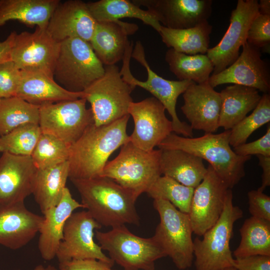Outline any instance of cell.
<instances>
[{"mask_svg": "<svg viewBox=\"0 0 270 270\" xmlns=\"http://www.w3.org/2000/svg\"><path fill=\"white\" fill-rule=\"evenodd\" d=\"M258 0H238L231 12L229 26L220 42L209 48L206 55L214 68L212 74L221 72L233 64L240 49L246 42L250 26L258 13Z\"/></svg>", "mask_w": 270, "mask_h": 270, "instance_id": "7c38bea8", "label": "cell"}, {"mask_svg": "<svg viewBox=\"0 0 270 270\" xmlns=\"http://www.w3.org/2000/svg\"><path fill=\"white\" fill-rule=\"evenodd\" d=\"M96 238L102 250L124 270H154L155 262L166 256L152 237L138 236L125 225L102 232L96 230Z\"/></svg>", "mask_w": 270, "mask_h": 270, "instance_id": "52a82bcc", "label": "cell"}, {"mask_svg": "<svg viewBox=\"0 0 270 270\" xmlns=\"http://www.w3.org/2000/svg\"><path fill=\"white\" fill-rule=\"evenodd\" d=\"M236 270H270V256L254 255L234 259Z\"/></svg>", "mask_w": 270, "mask_h": 270, "instance_id": "7bdbcfd3", "label": "cell"}, {"mask_svg": "<svg viewBox=\"0 0 270 270\" xmlns=\"http://www.w3.org/2000/svg\"><path fill=\"white\" fill-rule=\"evenodd\" d=\"M36 170L30 156L2 153L0 158V206L24 202L32 194Z\"/></svg>", "mask_w": 270, "mask_h": 270, "instance_id": "ac0fdd59", "label": "cell"}, {"mask_svg": "<svg viewBox=\"0 0 270 270\" xmlns=\"http://www.w3.org/2000/svg\"><path fill=\"white\" fill-rule=\"evenodd\" d=\"M230 130L198 138L170 134L158 146L160 150H180L206 160L218 176L232 189L245 176L244 165L251 156L236 154L230 144Z\"/></svg>", "mask_w": 270, "mask_h": 270, "instance_id": "3957f363", "label": "cell"}, {"mask_svg": "<svg viewBox=\"0 0 270 270\" xmlns=\"http://www.w3.org/2000/svg\"><path fill=\"white\" fill-rule=\"evenodd\" d=\"M16 34V32L14 31L5 40L0 42V64L11 60V50Z\"/></svg>", "mask_w": 270, "mask_h": 270, "instance_id": "f6af8a7d", "label": "cell"}, {"mask_svg": "<svg viewBox=\"0 0 270 270\" xmlns=\"http://www.w3.org/2000/svg\"><path fill=\"white\" fill-rule=\"evenodd\" d=\"M232 192L228 190L224 208L215 224L194 242L196 270H223L234 267V259L230 249L234 222L241 218L243 212L233 204Z\"/></svg>", "mask_w": 270, "mask_h": 270, "instance_id": "5b68a950", "label": "cell"}, {"mask_svg": "<svg viewBox=\"0 0 270 270\" xmlns=\"http://www.w3.org/2000/svg\"><path fill=\"white\" fill-rule=\"evenodd\" d=\"M40 106L14 96L0 98V137L22 125L38 124Z\"/></svg>", "mask_w": 270, "mask_h": 270, "instance_id": "d6a6232c", "label": "cell"}, {"mask_svg": "<svg viewBox=\"0 0 270 270\" xmlns=\"http://www.w3.org/2000/svg\"><path fill=\"white\" fill-rule=\"evenodd\" d=\"M84 98L65 100L40 106L38 125L42 133L52 136L71 146L94 124Z\"/></svg>", "mask_w": 270, "mask_h": 270, "instance_id": "30bf717a", "label": "cell"}, {"mask_svg": "<svg viewBox=\"0 0 270 270\" xmlns=\"http://www.w3.org/2000/svg\"><path fill=\"white\" fill-rule=\"evenodd\" d=\"M153 205L160 221L152 237L178 269L190 267L194 254L188 214L165 200H154Z\"/></svg>", "mask_w": 270, "mask_h": 270, "instance_id": "9c48e42d", "label": "cell"}, {"mask_svg": "<svg viewBox=\"0 0 270 270\" xmlns=\"http://www.w3.org/2000/svg\"><path fill=\"white\" fill-rule=\"evenodd\" d=\"M223 270H236L234 267H230L226 268H225Z\"/></svg>", "mask_w": 270, "mask_h": 270, "instance_id": "681fc988", "label": "cell"}, {"mask_svg": "<svg viewBox=\"0 0 270 270\" xmlns=\"http://www.w3.org/2000/svg\"><path fill=\"white\" fill-rule=\"evenodd\" d=\"M84 206L74 199L66 187L59 203L43 214L44 220L40 226L38 248L42 258L46 261L56 256L59 245L62 239L65 224L76 209Z\"/></svg>", "mask_w": 270, "mask_h": 270, "instance_id": "cb8c5ba5", "label": "cell"}, {"mask_svg": "<svg viewBox=\"0 0 270 270\" xmlns=\"http://www.w3.org/2000/svg\"><path fill=\"white\" fill-rule=\"evenodd\" d=\"M102 226L86 210L73 212L65 224L62 239L56 252L59 263L96 259L113 265L114 262L94 240V230Z\"/></svg>", "mask_w": 270, "mask_h": 270, "instance_id": "8fae6325", "label": "cell"}, {"mask_svg": "<svg viewBox=\"0 0 270 270\" xmlns=\"http://www.w3.org/2000/svg\"><path fill=\"white\" fill-rule=\"evenodd\" d=\"M236 60L216 74H212L208 82L213 88L222 84H233L251 87L268 94L270 70L262 58L260 50L247 41Z\"/></svg>", "mask_w": 270, "mask_h": 270, "instance_id": "2e32d148", "label": "cell"}, {"mask_svg": "<svg viewBox=\"0 0 270 270\" xmlns=\"http://www.w3.org/2000/svg\"><path fill=\"white\" fill-rule=\"evenodd\" d=\"M42 134L38 124H28L0 137V152L30 156Z\"/></svg>", "mask_w": 270, "mask_h": 270, "instance_id": "d590c367", "label": "cell"}, {"mask_svg": "<svg viewBox=\"0 0 270 270\" xmlns=\"http://www.w3.org/2000/svg\"><path fill=\"white\" fill-rule=\"evenodd\" d=\"M248 210L252 216L270 222V197L258 190L248 192Z\"/></svg>", "mask_w": 270, "mask_h": 270, "instance_id": "ab89813d", "label": "cell"}, {"mask_svg": "<svg viewBox=\"0 0 270 270\" xmlns=\"http://www.w3.org/2000/svg\"><path fill=\"white\" fill-rule=\"evenodd\" d=\"M194 189L168 176H161L146 193L154 200L168 201L180 211L188 214Z\"/></svg>", "mask_w": 270, "mask_h": 270, "instance_id": "836d02e7", "label": "cell"}, {"mask_svg": "<svg viewBox=\"0 0 270 270\" xmlns=\"http://www.w3.org/2000/svg\"><path fill=\"white\" fill-rule=\"evenodd\" d=\"M238 246L234 252L236 258L254 255L270 256V222L251 216L240 230Z\"/></svg>", "mask_w": 270, "mask_h": 270, "instance_id": "1f68e13d", "label": "cell"}, {"mask_svg": "<svg viewBox=\"0 0 270 270\" xmlns=\"http://www.w3.org/2000/svg\"><path fill=\"white\" fill-rule=\"evenodd\" d=\"M212 26L208 20L185 29H172L162 25L158 34L170 48L189 55L206 54L209 48Z\"/></svg>", "mask_w": 270, "mask_h": 270, "instance_id": "f1b7e54d", "label": "cell"}, {"mask_svg": "<svg viewBox=\"0 0 270 270\" xmlns=\"http://www.w3.org/2000/svg\"><path fill=\"white\" fill-rule=\"evenodd\" d=\"M234 152L242 156L262 155L270 156V125L268 126L266 134L254 142L244 143L234 148Z\"/></svg>", "mask_w": 270, "mask_h": 270, "instance_id": "60d3db41", "label": "cell"}, {"mask_svg": "<svg viewBox=\"0 0 270 270\" xmlns=\"http://www.w3.org/2000/svg\"><path fill=\"white\" fill-rule=\"evenodd\" d=\"M16 96L38 106L84 98L82 92L68 90L52 76L36 70H20Z\"/></svg>", "mask_w": 270, "mask_h": 270, "instance_id": "603a6c76", "label": "cell"}, {"mask_svg": "<svg viewBox=\"0 0 270 270\" xmlns=\"http://www.w3.org/2000/svg\"><path fill=\"white\" fill-rule=\"evenodd\" d=\"M259 164L262 169V183L258 190L263 192L265 188L270 186V156L262 155L256 156Z\"/></svg>", "mask_w": 270, "mask_h": 270, "instance_id": "ee69618b", "label": "cell"}, {"mask_svg": "<svg viewBox=\"0 0 270 270\" xmlns=\"http://www.w3.org/2000/svg\"><path fill=\"white\" fill-rule=\"evenodd\" d=\"M184 103L181 110L190 122L192 129L205 134L216 132L221 108L220 92L208 82L190 84L182 94Z\"/></svg>", "mask_w": 270, "mask_h": 270, "instance_id": "d6986e66", "label": "cell"}, {"mask_svg": "<svg viewBox=\"0 0 270 270\" xmlns=\"http://www.w3.org/2000/svg\"><path fill=\"white\" fill-rule=\"evenodd\" d=\"M134 88L123 80L116 64L104 66V75L83 92L90 104L94 124H108L129 114Z\"/></svg>", "mask_w": 270, "mask_h": 270, "instance_id": "ba28073f", "label": "cell"}, {"mask_svg": "<svg viewBox=\"0 0 270 270\" xmlns=\"http://www.w3.org/2000/svg\"><path fill=\"white\" fill-rule=\"evenodd\" d=\"M43 220L24 202L0 206V244L12 250L22 248L39 232Z\"/></svg>", "mask_w": 270, "mask_h": 270, "instance_id": "44dd1931", "label": "cell"}, {"mask_svg": "<svg viewBox=\"0 0 270 270\" xmlns=\"http://www.w3.org/2000/svg\"><path fill=\"white\" fill-rule=\"evenodd\" d=\"M258 13L270 15V0H260L258 2Z\"/></svg>", "mask_w": 270, "mask_h": 270, "instance_id": "bcb514c9", "label": "cell"}, {"mask_svg": "<svg viewBox=\"0 0 270 270\" xmlns=\"http://www.w3.org/2000/svg\"><path fill=\"white\" fill-rule=\"evenodd\" d=\"M68 161L58 165L38 170L32 194L43 214L60 202L68 178Z\"/></svg>", "mask_w": 270, "mask_h": 270, "instance_id": "83f0119b", "label": "cell"}, {"mask_svg": "<svg viewBox=\"0 0 270 270\" xmlns=\"http://www.w3.org/2000/svg\"><path fill=\"white\" fill-rule=\"evenodd\" d=\"M160 166L163 176L194 188L207 172L202 158L180 150H161Z\"/></svg>", "mask_w": 270, "mask_h": 270, "instance_id": "d4e9b609", "label": "cell"}, {"mask_svg": "<svg viewBox=\"0 0 270 270\" xmlns=\"http://www.w3.org/2000/svg\"><path fill=\"white\" fill-rule=\"evenodd\" d=\"M60 0H0V26L10 20L46 28Z\"/></svg>", "mask_w": 270, "mask_h": 270, "instance_id": "4316f807", "label": "cell"}, {"mask_svg": "<svg viewBox=\"0 0 270 270\" xmlns=\"http://www.w3.org/2000/svg\"><path fill=\"white\" fill-rule=\"evenodd\" d=\"M138 28L136 24L120 20L97 22L90 43L104 65H114L122 60L130 43L128 36Z\"/></svg>", "mask_w": 270, "mask_h": 270, "instance_id": "7402d4cb", "label": "cell"}, {"mask_svg": "<svg viewBox=\"0 0 270 270\" xmlns=\"http://www.w3.org/2000/svg\"><path fill=\"white\" fill-rule=\"evenodd\" d=\"M165 60L179 80H191L197 84L208 82L214 68L206 54L189 55L170 48Z\"/></svg>", "mask_w": 270, "mask_h": 270, "instance_id": "4dcf8cb0", "label": "cell"}, {"mask_svg": "<svg viewBox=\"0 0 270 270\" xmlns=\"http://www.w3.org/2000/svg\"><path fill=\"white\" fill-rule=\"evenodd\" d=\"M229 189L208 165L204 178L194 189L188 214L194 234L202 236L218 221Z\"/></svg>", "mask_w": 270, "mask_h": 270, "instance_id": "5bb4252c", "label": "cell"}, {"mask_svg": "<svg viewBox=\"0 0 270 270\" xmlns=\"http://www.w3.org/2000/svg\"><path fill=\"white\" fill-rule=\"evenodd\" d=\"M96 23L86 2L80 0L60 1L52 14L46 30L59 42L70 38L90 42Z\"/></svg>", "mask_w": 270, "mask_h": 270, "instance_id": "ffe728a7", "label": "cell"}, {"mask_svg": "<svg viewBox=\"0 0 270 270\" xmlns=\"http://www.w3.org/2000/svg\"><path fill=\"white\" fill-rule=\"evenodd\" d=\"M270 122V95L264 94L252 113L246 116L231 130L229 140L235 148L246 142L248 138L256 130Z\"/></svg>", "mask_w": 270, "mask_h": 270, "instance_id": "8d00e7d4", "label": "cell"}, {"mask_svg": "<svg viewBox=\"0 0 270 270\" xmlns=\"http://www.w3.org/2000/svg\"><path fill=\"white\" fill-rule=\"evenodd\" d=\"M152 12L162 26L172 29L194 27L208 20L212 12V0H132Z\"/></svg>", "mask_w": 270, "mask_h": 270, "instance_id": "e0dca14e", "label": "cell"}, {"mask_svg": "<svg viewBox=\"0 0 270 270\" xmlns=\"http://www.w3.org/2000/svg\"><path fill=\"white\" fill-rule=\"evenodd\" d=\"M60 46V42L52 38L46 28L36 27L32 32L16 33L11 60L20 70H36L53 76Z\"/></svg>", "mask_w": 270, "mask_h": 270, "instance_id": "4fadbf2b", "label": "cell"}, {"mask_svg": "<svg viewBox=\"0 0 270 270\" xmlns=\"http://www.w3.org/2000/svg\"><path fill=\"white\" fill-rule=\"evenodd\" d=\"M246 41L254 47L269 52L270 15L258 13L250 26Z\"/></svg>", "mask_w": 270, "mask_h": 270, "instance_id": "74e56055", "label": "cell"}, {"mask_svg": "<svg viewBox=\"0 0 270 270\" xmlns=\"http://www.w3.org/2000/svg\"><path fill=\"white\" fill-rule=\"evenodd\" d=\"M164 106L154 97L138 102H132L128 114L134 122V129L129 136V141L146 151L154 150L170 134L172 124L165 114Z\"/></svg>", "mask_w": 270, "mask_h": 270, "instance_id": "9a60e30c", "label": "cell"}, {"mask_svg": "<svg viewBox=\"0 0 270 270\" xmlns=\"http://www.w3.org/2000/svg\"><path fill=\"white\" fill-rule=\"evenodd\" d=\"M104 72V66L90 42L78 38L60 42L53 76L61 86L72 92H82Z\"/></svg>", "mask_w": 270, "mask_h": 270, "instance_id": "8992f818", "label": "cell"}, {"mask_svg": "<svg viewBox=\"0 0 270 270\" xmlns=\"http://www.w3.org/2000/svg\"><path fill=\"white\" fill-rule=\"evenodd\" d=\"M21 70L12 60L0 64V98L16 96Z\"/></svg>", "mask_w": 270, "mask_h": 270, "instance_id": "f35d334b", "label": "cell"}, {"mask_svg": "<svg viewBox=\"0 0 270 270\" xmlns=\"http://www.w3.org/2000/svg\"><path fill=\"white\" fill-rule=\"evenodd\" d=\"M70 180L80 194L84 208L102 226H139L136 208L138 198L130 190L106 177Z\"/></svg>", "mask_w": 270, "mask_h": 270, "instance_id": "7a4b0ae2", "label": "cell"}, {"mask_svg": "<svg viewBox=\"0 0 270 270\" xmlns=\"http://www.w3.org/2000/svg\"><path fill=\"white\" fill-rule=\"evenodd\" d=\"M34 270H45V268L41 264H39L36 266Z\"/></svg>", "mask_w": 270, "mask_h": 270, "instance_id": "c3c4849f", "label": "cell"}, {"mask_svg": "<svg viewBox=\"0 0 270 270\" xmlns=\"http://www.w3.org/2000/svg\"><path fill=\"white\" fill-rule=\"evenodd\" d=\"M45 270H59L58 269H57L54 266L48 265L46 268H45Z\"/></svg>", "mask_w": 270, "mask_h": 270, "instance_id": "7dc6e473", "label": "cell"}, {"mask_svg": "<svg viewBox=\"0 0 270 270\" xmlns=\"http://www.w3.org/2000/svg\"><path fill=\"white\" fill-rule=\"evenodd\" d=\"M130 115L112 123L89 126L70 146L68 178L98 177L111 154L129 141L126 128Z\"/></svg>", "mask_w": 270, "mask_h": 270, "instance_id": "6da1fadb", "label": "cell"}, {"mask_svg": "<svg viewBox=\"0 0 270 270\" xmlns=\"http://www.w3.org/2000/svg\"><path fill=\"white\" fill-rule=\"evenodd\" d=\"M96 22L118 21L122 18H136L159 32L162 24L155 15L128 0H100L86 3Z\"/></svg>", "mask_w": 270, "mask_h": 270, "instance_id": "f546056e", "label": "cell"}, {"mask_svg": "<svg viewBox=\"0 0 270 270\" xmlns=\"http://www.w3.org/2000/svg\"><path fill=\"white\" fill-rule=\"evenodd\" d=\"M70 146L52 136L42 133L30 156L38 170L44 169L68 161Z\"/></svg>", "mask_w": 270, "mask_h": 270, "instance_id": "e575fe53", "label": "cell"}, {"mask_svg": "<svg viewBox=\"0 0 270 270\" xmlns=\"http://www.w3.org/2000/svg\"><path fill=\"white\" fill-rule=\"evenodd\" d=\"M220 94L222 104L218 125L224 130H231L253 110L262 96L256 89L238 84L228 86Z\"/></svg>", "mask_w": 270, "mask_h": 270, "instance_id": "484cf974", "label": "cell"}, {"mask_svg": "<svg viewBox=\"0 0 270 270\" xmlns=\"http://www.w3.org/2000/svg\"><path fill=\"white\" fill-rule=\"evenodd\" d=\"M113 265L96 259L72 260L60 263L59 270H114Z\"/></svg>", "mask_w": 270, "mask_h": 270, "instance_id": "b9f144b4", "label": "cell"}, {"mask_svg": "<svg viewBox=\"0 0 270 270\" xmlns=\"http://www.w3.org/2000/svg\"><path fill=\"white\" fill-rule=\"evenodd\" d=\"M160 154V149L144 150L128 141L117 156L107 162L100 176L113 180L138 198L162 175Z\"/></svg>", "mask_w": 270, "mask_h": 270, "instance_id": "277c9868", "label": "cell"}]
</instances>
